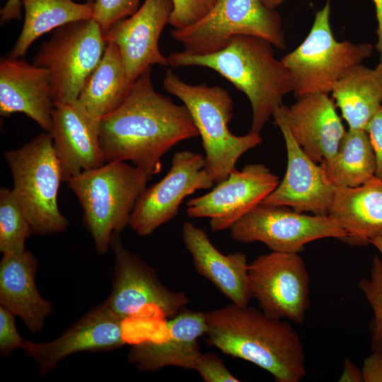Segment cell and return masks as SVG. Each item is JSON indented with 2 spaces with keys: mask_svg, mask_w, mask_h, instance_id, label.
Returning <instances> with one entry per match:
<instances>
[{
  "mask_svg": "<svg viewBox=\"0 0 382 382\" xmlns=\"http://www.w3.org/2000/svg\"><path fill=\"white\" fill-rule=\"evenodd\" d=\"M199 136L184 105L155 91L151 67L132 85L124 101L100 119V143L105 163L130 161L152 175L172 147Z\"/></svg>",
  "mask_w": 382,
  "mask_h": 382,
  "instance_id": "6da1fadb",
  "label": "cell"
},
{
  "mask_svg": "<svg viewBox=\"0 0 382 382\" xmlns=\"http://www.w3.org/2000/svg\"><path fill=\"white\" fill-rule=\"evenodd\" d=\"M204 315L207 340L223 353L266 370L277 382H300L306 376L303 344L289 323L233 303Z\"/></svg>",
  "mask_w": 382,
  "mask_h": 382,
  "instance_id": "7a4b0ae2",
  "label": "cell"
},
{
  "mask_svg": "<svg viewBox=\"0 0 382 382\" xmlns=\"http://www.w3.org/2000/svg\"><path fill=\"white\" fill-rule=\"evenodd\" d=\"M272 45L252 35L233 37L223 49L208 54L184 50L168 57L173 68L206 67L217 72L248 98L252 108L250 132L260 133L286 95L294 91V79Z\"/></svg>",
  "mask_w": 382,
  "mask_h": 382,
  "instance_id": "3957f363",
  "label": "cell"
},
{
  "mask_svg": "<svg viewBox=\"0 0 382 382\" xmlns=\"http://www.w3.org/2000/svg\"><path fill=\"white\" fill-rule=\"evenodd\" d=\"M163 86L187 108L202 139L205 170L215 183L225 180L239 158L262 142L260 133L238 136L231 132L228 125L233 117V100L222 87L187 83L170 69L166 71Z\"/></svg>",
  "mask_w": 382,
  "mask_h": 382,
  "instance_id": "277c9868",
  "label": "cell"
},
{
  "mask_svg": "<svg viewBox=\"0 0 382 382\" xmlns=\"http://www.w3.org/2000/svg\"><path fill=\"white\" fill-rule=\"evenodd\" d=\"M151 177L125 161H112L67 181L82 207L83 223L98 253L105 254L112 233L129 226L134 205Z\"/></svg>",
  "mask_w": 382,
  "mask_h": 382,
  "instance_id": "5b68a950",
  "label": "cell"
},
{
  "mask_svg": "<svg viewBox=\"0 0 382 382\" xmlns=\"http://www.w3.org/2000/svg\"><path fill=\"white\" fill-rule=\"evenodd\" d=\"M4 157L11 172L12 192L33 233L64 231L69 225L57 204L62 170L50 132L42 133Z\"/></svg>",
  "mask_w": 382,
  "mask_h": 382,
  "instance_id": "8992f818",
  "label": "cell"
},
{
  "mask_svg": "<svg viewBox=\"0 0 382 382\" xmlns=\"http://www.w3.org/2000/svg\"><path fill=\"white\" fill-rule=\"evenodd\" d=\"M330 15L328 0L316 13L306 39L281 59L292 75L296 99L316 92L331 93L335 82L348 69L372 55L371 44L337 41L330 27Z\"/></svg>",
  "mask_w": 382,
  "mask_h": 382,
  "instance_id": "52a82bcc",
  "label": "cell"
},
{
  "mask_svg": "<svg viewBox=\"0 0 382 382\" xmlns=\"http://www.w3.org/2000/svg\"><path fill=\"white\" fill-rule=\"evenodd\" d=\"M170 34L184 51L195 54L216 52L233 37L243 35L261 37L279 50L286 48L280 16L260 0H215L199 21L173 28Z\"/></svg>",
  "mask_w": 382,
  "mask_h": 382,
  "instance_id": "ba28073f",
  "label": "cell"
},
{
  "mask_svg": "<svg viewBox=\"0 0 382 382\" xmlns=\"http://www.w3.org/2000/svg\"><path fill=\"white\" fill-rule=\"evenodd\" d=\"M106 41L93 19L64 25L40 47L33 64L48 69L54 103L78 100L88 77L104 53Z\"/></svg>",
  "mask_w": 382,
  "mask_h": 382,
  "instance_id": "9c48e42d",
  "label": "cell"
},
{
  "mask_svg": "<svg viewBox=\"0 0 382 382\" xmlns=\"http://www.w3.org/2000/svg\"><path fill=\"white\" fill-rule=\"evenodd\" d=\"M233 241L260 242L272 251L299 253L313 241L335 238L342 241L346 232L329 215L306 214L285 206L260 204L229 228Z\"/></svg>",
  "mask_w": 382,
  "mask_h": 382,
  "instance_id": "30bf717a",
  "label": "cell"
},
{
  "mask_svg": "<svg viewBox=\"0 0 382 382\" xmlns=\"http://www.w3.org/2000/svg\"><path fill=\"white\" fill-rule=\"evenodd\" d=\"M120 233L113 232L110 242L115 265L106 303L124 320L146 308L156 309L167 320L175 317L188 303V296L166 287L151 266L125 248Z\"/></svg>",
  "mask_w": 382,
  "mask_h": 382,
  "instance_id": "8fae6325",
  "label": "cell"
},
{
  "mask_svg": "<svg viewBox=\"0 0 382 382\" xmlns=\"http://www.w3.org/2000/svg\"><path fill=\"white\" fill-rule=\"evenodd\" d=\"M252 298L270 317L304 323L310 306L309 276L299 253L272 251L249 264Z\"/></svg>",
  "mask_w": 382,
  "mask_h": 382,
  "instance_id": "7c38bea8",
  "label": "cell"
},
{
  "mask_svg": "<svg viewBox=\"0 0 382 382\" xmlns=\"http://www.w3.org/2000/svg\"><path fill=\"white\" fill-rule=\"evenodd\" d=\"M214 183L205 170L203 156L187 150L176 152L166 175L138 198L129 226L139 236H146L173 219L186 197L209 189Z\"/></svg>",
  "mask_w": 382,
  "mask_h": 382,
  "instance_id": "4fadbf2b",
  "label": "cell"
},
{
  "mask_svg": "<svg viewBox=\"0 0 382 382\" xmlns=\"http://www.w3.org/2000/svg\"><path fill=\"white\" fill-rule=\"evenodd\" d=\"M279 177L263 163L234 168L209 192L189 200L191 218L208 217L212 231L230 228L239 219L261 204L279 185Z\"/></svg>",
  "mask_w": 382,
  "mask_h": 382,
  "instance_id": "5bb4252c",
  "label": "cell"
},
{
  "mask_svg": "<svg viewBox=\"0 0 382 382\" xmlns=\"http://www.w3.org/2000/svg\"><path fill=\"white\" fill-rule=\"evenodd\" d=\"M125 320L105 301L88 311L55 340L47 342L25 340L21 348L35 361L39 375L43 377L71 354L110 351L124 346Z\"/></svg>",
  "mask_w": 382,
  "mask_h": 382,
  "instance_id": "9a60e30c",
  "label": "cell"
},
{
  "mask_svg": "<svg viewBox=\"0 0 382 382\" xmlns=\"http://www.w3.org/2000/svg\"><path fill=\"white\" fill-rule=\"evenodd\" d=\"M272 117L284 139L287 166L282 180L261 204L328 215L337 187L328 178L323 166L311 160L296 142L277 109Z\"/></svg>",
  "mask_w": 382,
  "mask_h": 382,
  "instance_id": "2e32d148",
  "label": "cell"
},
{
  "mask_svg": "<svg viewBox=\"0 0 382 382\" xmlns=\"http://www.w3.org/2000/svg\"><path fill=\"white\" fill-rule=\"evenodd\" d=\"M173 8L172 0H145L133 15L118 21L104 34L106 42L118 47L131 83L154 64L168 65L158 40Z\"/></svg>",
  "mask_w": 382,
  "mask_h": 382,
  "instance_id": "e0dca14e",
  "label": "cell"
},
{
  "mask_svg": "<svg viewBox=\"0 0 382 382\" xmlns=\"http://www.w3.org/2000/svg\"><path fill=\"white\" fill-rule=\"evenodd\" d=\"M50 133L62 181L105 163L100 143V119L78 100L54 103Z\"/></svg>",
  "mask_w": 382,
  "mask_h": 382,
  "instance_id": "ac0fdd59",
  "label": "cell"
},
{
  "mask_svg": "<svg viewBox=\"0 0 382 382\" xmlns=\"http://www.w3.org/2000/svg\"><path fill=\"white\" fill-rule=\"evenodd\" d=\"M277 109L292 137L311 160L318 163L334 156L346 130L328 93H312L297 98L290 107L282 104Z\"/></svg>",
  "mask_w": 382,
  "mask_h": 382,
  "instance_id": "d6986e66",
  "label": "cell"
},
{
  "mask_svg": "<svg viewBox=\"0 0 382 382\" xmlns=\"http://www.w3.org/2000/svg\"><path fill=\"white\" fill-rule=\"evenodd\" d=\"M167 338L134 344L128 361L141 371H156L166 366L195 370L202 355L198 339L205 335L204 311L182 309L167 320Z\"/></svg>",
  "mask_w": 382,
  "mask_h": 382,
  "instance_id": "ffe728a7",
  "label": "cell"
},
{
  "mask_svg": "<svg viewBox=\"0 0 382 382\" xmlns=\"http://www.w3.org/2000/svg\"><path fill=\"white\" fill-rule=\"evenodd\" d=\"M54 108L48 69L10 57L0 60V113H24L49 132Z\"/></svg>",
  "mask_w": 382,
  "mask_h": 382,
  "instance_id": "44dd1931",
  "label": "cell"
},
{
  "mask_svg": "<svg viewBox=\"0 0 382 382\" xmlns=\"http://www.w3.org/2000/svg\"><path fill=\"white\" fill-rule=\"evenodd\" d=\"M182 238L197 272L209 280L231 303L248 306L252 296L246 255L221 253L203 229L189 221L183 225Z\"/></svg>",
  "mask_w": 382,
  "mask_h": 382,
  "instance_id": "7402d4cb",
  "label": "cell"
},
{
  "mask_svg": "<svg viewBox=\"0 0 382 382\" xmlns=\"http://www.w3.org/2000/svg\"><path fill=\"white\" fill-rule=\"evenodd\" d=\"M37 267V259L28 250L3 254L0 262V306L20 317L32 333L43 329L52 312L51 303L35 284Z\"/></svg>",
  "mask_w": 382,
  "mask_h": 382,
  "instance_id": "603a6c76",
  "label": "cell"
},
{
  "mask_svg": "<svg viewBox=\"0 0 382 382\" xmlns=\"http://www.w3.org/2000/svg\"><path fill=\"white\" fill-rule=\"evenodd\" d=\"M328 215L346 232L345 242L351 245H366L382 237V180L337 187Z\"/></svg>",
  "mask_w": 382,
  "mask_h": 382,
  "instance_id": "cb8c5ba5",
  "label": "cell"
},
{
  "mask_svg": "<svg viewBox=\"0 0 382 382\" xmlns=\"http://www.w3.org/2000/svg\"><path fill=\"white\" fill-rule=\"evenodd\" d=\"M331 93L349 129L366 130L382 106V63L374 69L352 66L335 82Z\"/></svg>",
  "mask_w": 382,
  "mask_h": 382,
  "instance_id": "d4e9b609",
  "label": "cell"
},
{
  "mask_svg": "<svg viewBox=\"0 0 382 382\" xmlns=\"http://www.w3.org/2000/svg\"><path fill=\"white\" fill-rule=\"evenodd\" d=\"M132 85L118 47L107 42L100 61L86 81L77 100L91 115L100 119L124 101Z\"/></svg>",
  "mask_w": 382,
  "mask_h": 382,
  "instance_id": "484cf974",
  "label": "cell"
},
{
  "mask_svg": "<svg viewBox=\"0 0 382 382\" xmlns=\"http://www.w3.org/2000/svg\"><path fill=\"white\" fill-rule=\"evenodd\" d=\"M21 0L25 19L21 33L8 57H23L33 42L64 25L93 18L94 0Z\"/></svg>",
  "mask_w": 382,
  "mask_h": 382,
  "instance_id": "4316f807",
  "label": "cell"
},
{
  "mask_svg": "<svg viewBox=\"0 0 382 382\" xmlns=\"http://www.w3.org/2000/svg\"><path fill=\"white\" fill-rule=\"evenodd\" d=\"M320 165L337 187H356L376 178V158L367 132L349 129L334 156Z\"/></svg>",
  "mask_w": 382,
  "mask_h": 382,
  "instance_id": "83f0119b",
  "label": "cell"
},
{
  "mask_svg": "<svg viewBox=\"0 0 382 382\" xmlns=\"http://www.w3.org/2000/svg\"><path fill=\"white\" fill-rule=\"evenodd\" d=\"M30 224L12 190H0V251L2 254L24 252L32 234Z\"/></svg>",
  "mask_w": 382,
  "mask_h": 382,
  "instance_id": "f1b7e54d",
  "label": "cell"
},
{
  "mask_svg": "<svg viewBox=\"0 0 382 382\" xmlns=\"http://www.w3.org/2000/svg\"><path fill=\"white\" fill-rule=\"evenodd\" d=\"M358 284L373 311L369 323L371 352L382 355V258L374 257L369 277L361 278Z\"/></svg>",
  "mask_w": 382,
  "mask_h": 382,
  "instance_id": "f546056e",
  "label": "cell"
},
{
  "mask_svg": "<svg viewBox=\"0 0 382 382\" xmlns=\"http://www.w3.org/2000/svg\"><path fill=\"white\" fill-rule=\"evenodd\" d=\"M141 0H94L93 19L105 34L116 22L133 15Z\"/></svg>",
  "mask_w": 382,
  "mask_h": 382,
  "instance_id": "4dcf8cb0",
  "label": "cell"
},
{
  "mask_svg": "<svg viewBox=\"0 0 382 382\" xmlns=\"http://www.w3.org/2000/svg\"><path fill=\"white\" fill-rule=\"evenodd\" d=\"M173 8L168 23L175 29L187 27L202 18L212 8L213 0H172Z\"/></svg>",
  "mask_w": 382,
  "mask_h": 382,
  "instance_id": "1f68e13d",
  "label": "cell"
},
{
  "mask_svg": "<svg viewBox=\"0 0 382 382\" xmlns=\"http://www.w3.org/2000/svg\"><path fill=\"white\" fill-rule=\"evenodd\" d=\"M195 370L205 382L240 381L227 369L223 361L214 353H202Z\"/></svg>",
  "mask_w": 382,
  "mask_h": 382,
  "instance_id": "d6a6232c",
  "label": "cell"
},
{
  "mask_svg": "<svg viewBox=\"0 0 382 382\" xmlns=\"http://www.w3.org/2000/svg\"><path fill=\"white\" fill-rule=\"evenodd\" d=\"M25 339L17 330L15 315L0 306V354L6 357L17 348H21Z\"/></svg>",
  "mask_w": 382,
  "mask_h": 382,
  "instance_id": "836d02e7",
  "label": "cell"
},
{
  "mask_svg": "<svg viewBox=\"0 0 382 382\" xmlns=\"http://www.w3.org/2000/svg\"><path fill=\"white\" fill-rule=\"evenodd\" d=\"M367 132L376 158V178L382 180V106L370 120Z\"/></svg>",
  "mask_w": 382,
  "mask_h": 382,
  "instance_id": "e575fe53",
  "label": "cell"
},
{
  "mask_svg": "<svg viewBox=\"0 0 382 382\" xmlns=\"http://www.w3.org/2000/svg\"><path fill=\"white\" fill-rule=\"evenodd\" d=\"M364 382H382V355L372 352L362 364Z\"/></svg>",
  "mask_w": 382,
  "mask_h": 382,
  "instance_id": "d590c367",
  "label": "cell"
},
{
  "mask_svg": "<svg viewBox=\"0 0 382 382\" xmlns=\"http://www.w3.org/2000/svg\"><path fill=\"white\" fill-rule=\"evenodd\" d=\"M338 381L364 382L361 369H359L349 357L344 361L343 369Z\"/></svg>",
  "mask_w": 382,
  "mask_h": 382,
  "instance_id": "8d00e7d4",
  "label": "cell"
},
{
  "mask_svg": "<svg viewBox=\"0 0 382 382\" xmlns=\"http://www.w3.org/2000/svg\"><path fill=\"white\" fill-rule=\"evenodd\" d=\"M21 0H7L0 12L1 22L21 18Z\"/></svg>",
  "mask_w": 382,
  "mask_h": 382,
  "instance_id": "74e56055",
  "label": "cell"
},
{
  "mask_svg": "<svg viewBox=\"0 0 382 382\" xmlns=\"http://www.w3.org/2000/svg\"><path fill=\"white\" fill-rule=\"evenodd\" d=\"M375 9L377 19V42L376 49L379 53V62L382 63V0H372Z\"/></svg>",
  "mask_w": 382,
  "mask_h": 382,
  "instance_id": "f35d334b",
  "label": "cell"
},
{
  "mask_svg": "<svg viewBox=\"0 0 382 382\" xmlns=\"http://www.w3.org/2000/svg\"><path fill=\"white\" fill-rule=\"evenodd\" d=\"M262 4L270 9H274L282 4L286 0H260Z\"/></svg>",
  "mask_w": 382,
  "mask_h": 382,
  "instance_id": "ab89813d",
  "label": "cell"
},
{
  "mask_svg": "<svg viewBox=\"0 0 382 382\" xmlns=\"http://www.w3.org/2000/svg\"><path fill=\"white\" fill-rule=\"evenodd\" d=\"M371 244H372L373 245L376 247V248L378 250L382 257V237L374 238V240L371 241Z\"/></svg>",
  "mask_w": 382,
  "mask_h": 382,
  "instance_id": "60d3db41",
  "label": "cell"
},
{
  "mask_svg": "<svg viewBox=\"0 0 382 382\" xmlns=\"http://www.w3.org/2000/svg\"><path fill=\"white\" fill-rule=\"evenodd\" d=\"M213 1H214L215 0H213Z\"/></svg>",
  "mask_w": 382,
  "mask_h": 382,
  "instance_id": "b9f144b4",
  "label": "cell"
}]
</instances>
